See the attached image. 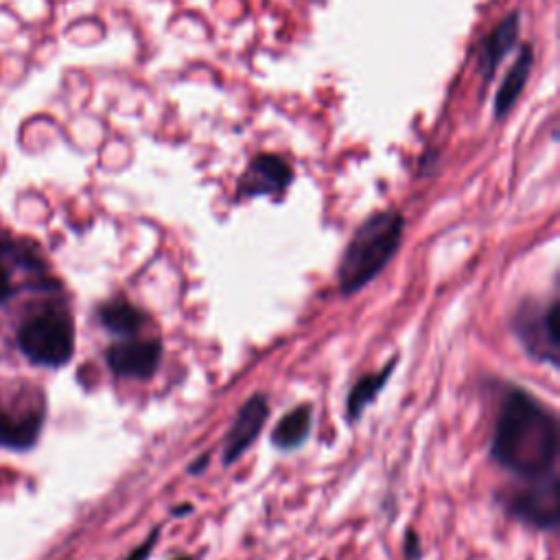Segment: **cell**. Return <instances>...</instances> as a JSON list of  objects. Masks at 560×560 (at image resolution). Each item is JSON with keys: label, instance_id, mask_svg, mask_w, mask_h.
<instances>
[{"label": "cell", "instance_id": "obj_1", "mask_svg": "<svg viewBox=\"0 0 560 560\" xmlns=\"http://www.w3.org/2000/svg\"><path fill=\"white\" fill-rule=\"evenodd\" d=\"M490 456L523 480L556 473L558 419L530 393L510 390L501 401Z\"/></svg>", "mask_w": 560, "mask_h": 560}, {"label": "cell", "instance_id": "obj_2", "mask_svg": "<svg viewBox=\"0 0 560 560\" xmlns=\"http://www.w3.org/2000/svg\"><path fill=\"white\" fill-rule=\"evenodd\" d=\"M403 215L386 211L365 220L344 250L339 263V289L344 296L357 294L375 281L401 248Z\"/></svg>", "mask_w": 560, "mask_h": 560}, {"label": "cell", "instance_id": "obj_3", "mask_svg": "<svg viewBox=\"0 0 560 560\" xmlns=\"http://www.w3.org/2000/svg\"><path fill=\"white\" fill-rule=\"evenodd\" d=\"M18 346L32 363L49 368L69 363L75 352V326L71 315L60 309L36 313L18 328Z\"/></svg>", "mask_w": 560, "mask_h": 560}, {"label": "cell", "instance_id": "obj_4", "mask_svg": "<svg viewBox=\"0 0 560 560\" xmlns=\"http://www.w3.org/2000/svg\"><path fill=\"white\" fill-rule=\"evenodd\" d=\"M512 331L521 346L538 361L558 365V300L540 304L521 302L512 318Z\"/></svg>", "mask_w": 560, "mask_h": 560}, {"label": "cell", "instance_id": "obj_5", "mask_svg": "<svg viewBox=\"0 0 560 560\" xmlns=\"http://www.w3.org/2000/svg\"><path fill=\"white\" fill-rule=\"evenodd\" d=\"M514 517L536 530H556L560 519V482L556 473L525 480V486L514 490L508 499Z\"/></svg>", "mask_w": 560, "mask_h": 560}, {"label": "cell", "instance_id": "obj_6", "mask_svg": "<svg viewBox=\"0 0 560 560\" xmlns=\"http://www.w3.org/2000/svg\"><path fill=\"white\" fill-rule=\"evenodd\" d=\"M105 359L116 377L151 379L162 359V341L160 339L121 341L108 348Z\"/></svg>", "mask_w": 560, "mask_h": 560}, {"label": "cell", "instance_id": "obj_7", "mask_svg": "<svg viewBox=\"0 0 560 560\" xmlns=\"http://www.w3.org/2000/svg\"><path fill=\"white\" fill-rule=\"evenodd\" d=\"M294 179V171L287 160L265 153L257 155L239 179V194L244 198L276 196L283 194Z\"/></svg>", "mask_w": 560, "mask_h": 560}, {"label": "cell", "instance_id": "obj_8", "mask_svg": "<svg viewBox=\"0 0 560 560\" xmlns=\"http://www.w3.org/2000/svg\"><path fill=\"white\" fill-rule=\"evenodd\" d=\"M270 419V403L265 395H254L252 399L246 401V406L239 410V416L226 438L224 445V464L231 466L233 462H237L248 449L250 445L259 438L261 430L265 427Z\"/></svg>", "mask_w": 560, "mask_h": 560}, {"label": "cell", "instance_id": "obj_9", "mask_svg": "<svg viewBox=\"0 0 560 560\" xmlns=\"http://www.w3.org/2000/svg\"><path fill=\"white\" fill-rule=\"evenodd\" d=\"M45 414L34 410L27 414H14L0 408V445L12 449H29L42 430Z\"/></svg>", "mask_w": 560, "mask_h": 560}, {"label": "cell", "instance_id": "obj_10", "mask_svg": "<svg viewBox=\"0 0 560 560\" xmlns=\"http://www.w3.org/2000/svg\"><path fill=\"white\" fill-rule=\"evenodd\" d=\"M395 368H397V359H393L384 370L377 372V375H365V377H361L352 386V390L348 393V399H346V419H348V423L359 421L363 410L379 397L382 388L388 384Z\"/></svg>", "mask_w": 560, "mask_h": 560}, {"label": "cell", "instance_id": "obj_11", "mask_svg": "<svg viewBox=\"0 0 560 560\" xmlns=\"http://www.w3.org/2000/svg\"><path fill=\"white\" fill-rule=\"evenodd\" d=\"M99 322L103 324L105 331H110L119 337H129V335H136L142 328L145 313L138 307H134L132 302H127L123 298H116V300H110V302L101 304Z\"/></svg>", "mask_w": 560, "mask_h": 560}, {"label": "cell", "instance_id": "obj_12", "mask_svg": "<svg viewBox=\"0 0 560 560\" xmlns=\"http://www.w3.org/2000/svg\"><path fill=\"white\" fill-rule=\"evenodd\" d=\"M313 414L309 406H298L289 414H285L272 432V445L283 451L298 449L311 434Z\"/></svg>", "mask_w": 560, "mask_h": 560}, {"label": "cell", "instance_id": "obj_13", "mask_svg": "<svg viewBox=\"0 0 560 560\" xmlns=\"http://www.w3.org/2000/svg\"><path fill=\"white\" fill-rule=\"evenodd\" d=\"M519 34V16L512 14L508 16L482 45V71L486 75H493V71L497 69V64L503 60V55L510 51V47L514 45Z\"/></svg>", "mask_w": 560, "mask_h": 560}, {"label": "cell", "instance_id": "obj_14", "mask_svg": "<svg viewBox=\"0 0 560 560\" xmlns=\"http://www.w3.org/2000/svg\"><path fill=\"white\" fill-rule=\"evenodd\" d=\"M532 64H534V55H532V49H523L519 60L514 62V66L508 71L499 92H497V99H495V110L497 114H506L514 103L517 99L521 97L523 88H525V82L530 77V71H532Z\"/></svg>", "mask_w": 560, "mask_h": 560}, {"label": "cell", "instance_id": "obj_15", "mask_svg": "<svg viewBox=\"0 0 560 560\" xmlns=\"http://www.w3.org/2000/svg\"><path fill=\"white\" fill-rule=\"evenodd\" d=\"M423 553V545H421V538L414 530H408L406 534V540H403V556L406 560H419Z\"/></svg>", "mask_w": 560, "mask_h": 560}, {"label": "cell", "instance_id": "obj_16", "mask_svg": "<svg viewBox=\"0 0 560 560\" xmlns=\"http://www.w3.org/2000/svg\"><path fill=\"white\" fill-rule=\"evenodd\" d=\"M158 536H160V530H153V532L149 534V538H147L142 545H138V547L127 556V560H147L149 553H151V549H153V545H155V540H158Z\"/></svg>", "mask_w": 560, "mask_h": 560}, {"label": "cell", "instance_id": "obj_17", "mask_svg": "<svg viewBox=\"0 0 560 560\" xmlns=\"http://www.w3.org/2000/svg\"><path fill=\"white\" fill-rule=\"evenodd\" d=\"M10 294H12V278H10L8 270H5V265L0 263V302L8 300Z\"/></svg>", "mask_w": 560, "mask_h": 560}, {"label": "cell", "instance_id": "obj_18", "mask_svg": "<svg viewBox=\"0 0 560 560\" xmlns=\"http://www.w3.org/2000/svg\"><path fill=\"white\" fill-rule=\"evenodd\" d=\"M207 462H209V456H202L198 462H194L191 466V473H202L207 469Z\"/></svg>", "mask_w": 560, "mask_h": 560}, {"label": "cell", "instance_id": "obj_19", "mask_svg": "<svg viewBox=\"0 0 560 560\" xmlns=\"http://www.w3.org/2000/svg\"><path fill=\"white\" fill-rule=\"evenodd\" d=\"M175 560H194L191 556H179V558H175Z\"/></svg>", "mask_w": 560, "mask_h": 560}]
</instances>
